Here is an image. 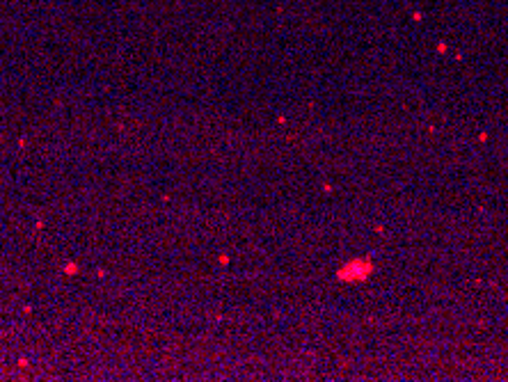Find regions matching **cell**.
<instances>
[{
  "mask_svg": "<svg viewBox=\"0 0 508 382\" xmlns=\"http://www.w3.org/2000/svg\"><path fill=\"white\" fill-rule=\"evenodd\" d=\"M369 273H371L369 261H353L348 266H344V270H339V277L348 279V282H359V279L369 277Z\"/></svg>",
  "mask_w": 508,
  "mask_h": 382,
  "instance_id": "6da1fadb",
  "label": "cell"
}]
</instances>
